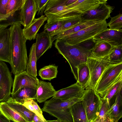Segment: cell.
I'll return each instance as SVG.
<instances>
[{
	"label": "cell",
	"mask_w": 122,
	"mask_h": 122,
	"mask_svg": "<svg viewBox=\"0 0 122 122\" xmlns=\"http://www.w3.org/2000/svg\"><path fill=\"white\" fill-rule=\"evenodd\" d=\"M11 72L14 75L26 71L28 58L26 45L27 40L22 32L21 25H11Z\"/></svg>",
	"instance_id": "obj_1"
},
{
	"label": "cell",
	"mask_w": 122,
	"mask_h": 122,
	"mask_svg": "<svg viewBox=\"0 0 122 122\" xmlns=\"http://www.w3.org/2000/svg\"><path fill=\"white\" fill-rule=\"evenodd\" d=\"M54 44L59 53L69 63L71 72L77 81V67L80 64L86 63L91 52L85 50L78 44L69 45L59 39L56 40Z\"/></svg>",
	"instance_id": "obj_2"
},
{
	"label": "cell",
	"mask_w": 122,
	"mask_h": 122,
	"mask_svg": "<svg viewBox=\"0 0 122 122\" xmlns=\"http://www.w3.org/2000/svg\"><path fill=\"white\" fill-rule=\"evenodd\" d=\"M82 100V98H76L62 100L53 97L44 102L41 110L56 117L61 122H73L71 107Z\"/></svg>",
	"instance_id": "obj_3"
},
{
	"label": "cell",
	"mask_w": 122,
	"mask_h": 122,
	"mask_svg": "<svg viewBox=\"0 0 122 122\" xmlns=\"http://www.w3.org/2000/svg\"><path fill=\"white\" fill-rule=\"evenodd\" d=\"M106 20L97 23L77 32L59 39L70 45L79 44L92 38L107 29Z\"/></svg>",
	"instance_id": "obj_4"
},
{
	"label": "cell",
	"mask_w": 122,
	"mask_h": 122,
	"mask_svg": "<svg viewBox=\"0 0 122 122\" xmlns=\"http://www.w3.org/2000/svg\"><path fill=\"white\" fill-rule=\"evenodd\" d=\"M122 75V62L110 63L101 76L95 88L99 95L104 92Z\"/></svg>",
	"instance_id": "obj_5"
},
{
	"label": "cell",
	"mask_w": 122,
	"mask_h": 122,
	"mask_svg": "<svg viewBox=\"0 0 122 122\" xmlns=\"http://www.w3.org/2000/svg\"><path fill=\"white\" fill-rule=\"evenodd\" d=\"M81 101L88 122H91L98 116L101 98L94 90L88 89L85 90Z\"/></svg>",
	"instance_id": "obj_6"
},
{
	"label": "cell",
	"mask_w": 122,
	"mask_h": 122,
	"mask_svg": "<svg viewBox=\"0 0 122 122\" xmlns=\"http://www.w3.org/2000/svg\"><path fill=\"white\" fill-rule=\"evenodd\" d=\"M90 74V79L88 86L86 89L94 90L101 76L110 62L108 55L104 57L94 58L89 57L86 63Z\"/></svg>",
	"instance_id": "obj_7"
},
{
	"label": "cell",
	"mask_w": 122,
	"mask_h": 122,
	"mask_svg": "<svg viewBox=\"0 0 122 122\" xmlns=\"http://www.w3.org/2000/svg\"><path fill=\"white\" fill-rule=\"evenodd\" d=\"M13 83L11 72L7 65L0 61V103L6 102L11 97Z\"/></svg>",
	"instance_id": "obj_8"
},
{
	"label": "cell",
	"mask_w": 122,
	"mask_h": 122,
	"mask_svg": "<svg viewBox=\"0 0 122 122\" xmlns=\"http://www.w3.org/2000/svg\"><path fill=\"white\" fill-rule=\"evenodd\" d=\"M39 79L28 74L26 71L15 75L11 96L15 94L20 89L28 87L36 89Z\"/></svg>",
	"instance_id": "obj_9"
},
{
	"label": "cell",
	"mask_w": 122,
	"mask_h": 122,
	"mask_svg": "<svg viewBox=\"0 0 122 122\" xmlns=\"http://www.w3.org/2000/svg\"><path fill=\"white\" fill-rule=\"evenodd\" d=\"M11 58L10 29L3 27L0 29V61L10 64Z\"/></svg>",
	"instance_id": "obj_10"
},
{
	"label": "cell",
	"mask_w": 122,
	"mask_h": 122,
	"mask_svg": "<svg viewBox=\"0 0 122 122\" xmlns=\"http://www.w3.org/2000/svg\"><path fill=\"white\" fill-rule=\"evenodd\" d=\"M107 3V2L100 3L95 8L86 12L82 16L84 20H104L111 17L110 14L114 7Z\"/></svg>",
	"instance_id": "obj_11"
},
{
	"label": "cell",
	"mask_w": 122,
	"mask_h": 122,
	"mask_svg": "<svg viewBox=\"0 0 122 122\" xmlns=\"http://www.w3.org/2000/svg\"><path fill=\"white\" fill-rule=\"evenodd\" d=\"M85 90L76 82L66 87L56 91L54 97L62 100L72 98H82Z\"/></svg>",
	"instance_id": "obj_12"
},
{
	"label": "cell",
	"mask_w": 122,
	"mask_h": 122,
	"mask_svg": "<svg viewBox=\"0 0 122 122\" xmlns=\"http://www.w3.org/2000/svg\"><path fill=\"white\" fill-rule=\"evenodd\" d=\"M37 12L35 0H25L21 9V24L25 28L31 24Z\"/></svg>",
	"instance_id": "obj_13"
},
{
	"label": "cell",
	"mask_w": 122,
	"mask_h": 122,
	"mask_svg": "<svg viewBox=\"0 0 122 122\" xmlns=\"http://www.w3.org/2000/svg\"><path fill=\"white\" fill-rule=\"evenodd\" d=\"M93 38L97 41L107 42L112 47L122 45V29L117 30L108 28Z\"/></svg>",
	"instance_id": "obj_14"
},
{
	"label": "cell",
	"mask_w": 122,
	"mask_h": 122,
	"mask_svg": "<svg viewBox=\"0 0 122 122\" xmlns=\"http://www.w3.org/2000/svg\"><path fill=\"white\" fill-rule=\"evenodd\" d=\"M35 38V50L37 61L46 51L51 48L53 42L49 33L46 30L37 33Z\"/></svg>",
	"instance_id": "obj_15"
},
{
	"label": "cell",
	"mask_w": 122,
	"mask_h": 122,
	"mask_svg": "<svg viewBox=\"0 0 122 122\" xmlns=\"http://www.w3.org/2000/svg\"><path fill=\"white\" fill-rule=\"evenodd\" d=\"M56 91L51 83L39 80L36 89V100L39 103L44 102L54 97Z\"/></svg>",
	"instance_id": "obj_16"
},
{
	"label": "cell",
	"mask_w": 122,
	"mask_h": 122,
	"mask_svg": "<svg viewBox=\"0 0 122 122\" xmlns=\"http://www.w3.org/2000/svg\"><path fill=\"white\" fill-rule=\"evenodd\" d=\"M45 16L43 15L37 18H35L30 25L22 29L23 33L27 40L35 39L40 28L47 20Z\"/></svg>",
	"instance_id": "obj_17"
},
{
	"label": "cell",
	"mask_w": 122,
	"mask_h": 122,
	"mask_svg": "<svg viewBox=\"0 0 122 122\" xmlns=\"http://www.w3.org/2000/svg\"><path fill=\"white\" fill-rule=\"evenodd\" d=\"M107 0H76L67 7L74 9L84 15L89 10L95 8L99 4L107 2Z\"/></svg>",
	"instance_id": "obj_18"
},
{
	"label": "cell",
	"mask_w": 122,
	"mask_h": 122,
	"mask_svg": "<svg viewBox=\"0 0 122 122\" xmlns=\"http://www.w3.org/2000/svg\"><path fill=\"white\" fill-rule=\"evenodd\" d=\"M103 20H84L74 27L60 33L51 38L52 42L56 39L77 32Z\"/></svg>",
	"instance_id": "obj_19"
},
{
	"label": "cell",
	"mask_w": 122,
	"mask_h": 122,
	"mask_svg": "<svg viewBox=\"0 0 122 122\" xmlns=\"http://www.w3.org/2000/svg\"><path fill=\"white\" fill-rule=\"evenodd\" d=\"M122 75L108 89L99 95L101 98L107 100L109 107L114 102L117 95L122 91Z\"/></svg>",
	"instance_id": "obj_20"
},
{
	"label": "cell",
	"mask_w": 122,
	"mask_h": 122,
	"mask_svg": "<svg viewBox=\"0 0 122 122\" xmlns=\"http://www.w3.org/2000/svg\"><path fill=\"white\" fill-rule=\"evenodd\" d=\"M111 120L118 122L122 117V91L117 95L114 101L106 114Z\"/></svg>",
	"instance_id": "obj_21"
},
{
	"label": "cell",
	"mask_w": 122,
	"mask_h": 122,
	"mask_svg": "<svg viewBox=\"0 0 122 122\" xmlns=\"http://www.w3.org/2000/svg\"><path fill=\"white\" fill-rule=\"evenodd\" d=\"M6 102L28 122H33V118L35 114L34 113L13 99L11 97Z\"/></svg>",
	"instance_id": "obj_22"
},
{
	"label": "cell",
	"mask_w": 122,
	"mask_h": 122,
	"mask_svg": "<svg viewBox=\"0 0 122 122\" xmlns=\"http://www.w3.org/2000/svg\"><path fill=\"white\" fill-rule=\"evenodd\" d=\"M77 81L79 85L83 88H87L89 85L90 74L86 63L81 64L77 67Z\"/></svg>",
	"instance_id": "obj_23"
},
{
	"label": "cell",
	"mask_w": 122,
	"mask_h": 122,
	"mask_svg": "<svg viewBox=\"0 0 122 122\" xmlns=\"http://www.w3.org/2000/svg\"><path fill=\"white\" fill-rule=\"evenodd\" d=\"M113 47L108 43L102 41H97L91 51L90 57L100 58L107 55Z\"/></svg>",
	"instance_id": "obj_24"
},
{
	"label": "cell",
	"mask_w": 122,
	"mask_h": 122,
	"mask_svg": "<svg viewBox=\"0 0 122 122\" xmlns=\"http://www.w3.org/2000/svg\"><path fill=\"white\" fill-rule=\"evenodd\" d=\"M0 110L1 112L10 120L15 122H28L10 107L6 102L0 103Z\"/></svg>",
	"instance_id": "obj_25"
},
{
	"label": "cell",
	"mask_w": 122,
	"mask_h": 122,
	"mask_svg": "<svg viewBox=\"0 0 122 122\" xmlns=\"http://www.w3.org/2000/svg\"><path fill=\"white\" fill-rule=\"evenodd\" d=\"M36 89L28 87L22 88L11 97L22 104L26 100L30 99H36Z\"/></svg>",
	"instance_id": "obj_26"
},
{
	"label": "cell",
	"mask_w": 122,
	"mask_h": 122,
	"mask_svg": "<svg viewBox=\"0 0 122 122\" xmlns=\"http://www.w3.org/2000/svg\"><path fill=\"white\" fill-rule=\"evenodd\" d=\"M71 111L73 122H88L81 101L72 106Z\"/></svg>",
	"instance_id": "obj_27"
},
{
	"label": "cell",
	"mask_w": 122,
	"mask_h": 122,
	"mask_svg": "<svg viewBox=\"0 0 122 122\" xmlns=\"http://www.w3.org/2000/svg\"><path fill=\"white\" fill-rule=\"evenodd\" d=\"M21 10L5 15L0 14V26L7 27L15 24H21Z\"/></svg>",
	"instance_id": "obj_28"
},
{
	"label": "cell",
	"mask_w": 122,
	"mask_h": 122,
	"mask_svg": "<svg viewBox=\"0 0 122 122\" xmlns=\"http://www.w3.org/2000/svg\"><path fill=\"white\" fill-rule=\"evenodd\" d=\"M36 43H33L30 49L26 71L30 75L35 77L37 76L36 53Z\"/></svg>",
	"instance_id": "obj_29"
},
{
	"label": "cell",
	"mask_w": 122,
	"mask_h": 122,
	"mask_svg": "<svg viewBox=\"0 0 122 122\" xmlns=\"http://www.w3.org/2000/svg\"><path fill=\"white\" fill-rule=\"evenodd\" d=\"M84 20L82 16H77L65 18L61 27L57 30L49 33L51 38L60 33L76 25Z\"/></svg>",
	"instance_id": "obj_30"
},
{
	"label": "cell",
	"mask_w": 122,
	"mask_h": 122,
	"mask_svg": "<svg viewBox=\"0 0 122 122\" xmlns=\"http://www.w3.org/2000/svg\"><path fill=\"white\" fill-rule=\"evenodd\" d=\"M58 67L57 66L53 64L46 66L39 70V76L43 80L50 81L56 77Z\"/></svg>",
	"instance_id": "obj_31"
},
{
	"label": "cell",
	"mask_w": 122,
	"mask_h": 122,
	"mask_svg": "<svg viewBox=\"0 0 122 122\" xmlns=\"http://www.w3.org/2000/svg\"><path fill=\"white\" fill-rule=\"evenodd\" d=\"M108 56L111 63L122 62V45L113 47Z\"/></svg>",
	"instance_id": "obj_32"
},
{
	"label": "cell",
	"mask_w": 122,
	"mask_h": 122,
	"mask_svg": "<svg viewBox=\"0 0 122 122\" xmlns=\"http://www.w3.org/2000/svg\"><path fill=\"white\" fill-rule=\"evenodd\" d=\"M25 0H9L6 5V14L12 13L21 9Z\"/></svg>",
	"instance_id": "obj_33"
},
{
	"label": "cell",
	"mask_w": 122,
	"mask_h": 122,
	"mask_svg": "<svg viewBox=\"0 0 122 122\" xmlns=\"http://www.w3.org/2000/svg\"><path fill=\"white\" fill-rule=\"evenodd\" d=\"M110 21L107 23L110 29L119 30L122 29V14L119 13L113 17H111Z\"/></svg>",
	"instance_id": "obj_34"
},
{
	"label": "cell",
	"mask_w": 122,
	"mask_h": 122,
	"mask_svg": "<svg viewBox=\"0 0 122 122\" xmlns=\"http://www.w3.org/2000/svg\"><path fill=\"white\" fill-rule=\"evenodd\" d=\"M65 19L59 20L50 23H46L44 26V30L49 33L56 31L61 27Z\"/></svg>",
	"instance_id": "obj_35"
},
{
	"label": "cell",
	"mask_w": 122,
	"mask_h": 122,
	"mask_svg": "<svg viewBox=\"0 0 122 122\" xmlns=\"http://www.w3.org/2000/svg\"><path fill=\"white\" fill-rule=\"evenodd\" d=\"M101 102L98 116L103 118L106 116V114L109 109V104L106 99L101 98Z\"/></svg>",
	"instance_id": "obj_36"
},
{
	"label": "cell",
	"mask_w": 122,
	"mask_h": 122,
	"mask_svg": "<svg viewBox=\"0 0 122 122\" xmlns=\"http://www.w3.org/2000/svg\"><path fill=\"white\" fill-rule=\"evenodd\" d=\"M97 41L93 38L83 41L78 44L85 50L91 52Z\"/></svg>",
	"instance_id": "obj_37"
},
{
	"label": "cell",
	"mask_w": 122,
	"mask_h": 122,
	"mask_svg": "<svg viewBox=\"0 0 122 122\" xmlns=\"http://www.w3.org/2000/svg\"><path fill=\"white\" fill-rule=\"evenodd\" d=\"M37 8V15L41 16L45 10L49 0H35Z\"/></svg>",
	"instance_id": "obj_38"
},
{
	"label": "cell",
	"mask_w": 122,
	"mask_h": 122,
	"mask_svg": "<svg viewBox=\"0 0 122 122\" xmlns=\"http://www.w3.org/2000/svg\"><path fill=\"white\" fill-rule=\"evenodd\" d=\"M30 101L34 108L38 114V117L43 122H47V120L45 119L43 115L41 109L40 108L36 102L35 100L33 99H30Z\"/></svg>",
	"instance_id": "obj_39"
},
{
	"label": "cell",
	"mask_w": 122,
	"mask_h": 122,
	"mask_svg": "<svg viewBox=\"0 0 122 122\" xmlns=\"http://www.w3.org/2000/svg\"><path fill=\"white\" fill-rule=\"evenodd\" d=\"M9 0H0V14H7L6 7Z\"/></svg>",
	"instance_id": "obj_40"
},
{
	"label": "cell",
	"mask_w": 122,
	"mask_h": 122,
	"mask_svg": "<svg viewBox=\"0 0 122 122\" xmlns=\"http://www.w3.org/2000/svg\"><path fill=\"white\" fill-rule=\"evenodd\" d=\"M0 122H10V120L1 112L0 114Z\"/></svg>",
	"instance_id": "obj_41"
},
{
	"label": "cell",
	"mask_w": 122,
	"mask_h": 122,
	"mask_svg": "<svg viewBox=\"0 0 122 122\" xmlns=\"http://www.w3.org/2000/svg\"><path fill=\"white\" fill-rule=\"evenodd\" d=\"M102 122H118L111 119L108 115H107L105 117L103 118Z\"/></svg>",
	"instance_id": "obj_42"
},
{
	"label": "cell",
	"mask_w": 122,
	"mask_h": 122,
	"mask_svg": "<svg viewBox=\"0 0 122 122\" xmlns=\"http://www.w3.org/2000/svg\"><path fill=\"white\" fill-rule=\"evenodd\" d=\"M33 122H43L35 114L33 120Z\"/></svg>",
	"instance_id": "obj_43"
},
{
	"label": "cell",
	"mask_w": 122,
	"mask_h": 122,
	"mask_svg": "<svg viewBox=\"0 0 122 122\" xmlns=\"http://www.w3.org/2000/svg\"><path fill=\"white\" fill-rule=\"evenodd\" d=\"M103 118L98 116L93 121L91 122H102Z\"/></svg>",
	"instance_id": "obj_44"
},
{
	"label": "cell",
	"mask_w": 122,
	"mask_h": 122,
	"mask_svg": "<svg viewBox=\"0 0 122 122\" xmlns=\"http://www.w3.org/2000/svg\"><path fill=\"white\" fill-rule=\"evenodd\" d=\"M47 122H61L59 120L57 119L56 120H47Z\"/></svg>",
	"instance_id": "obj_45"
},
{
	"label": "cell",
	"mask_w": 122,
	"mask_h": 122,
	"mask_svg": "<svg viewBox=\"0 0 122 122\" xmlns=\"http://www.w3.org/2000/svg\"><path fill=\"white\" fill-rule=\"evenodd\" d=\"M10 122H15L11 120H10Z\"/></svg>",
	"instance_id": "obj_46"
},
{
	"label": "cell",
	"mask_w": 122,
	"mask_h": 122,
	"mask_svg": "<svg viewBox=\"0 0 122 122\" xmlns=\"http://www.w3.org/2000/svg\"><path fill=\"white\" fill-rule=\"evenodd\" d=\"M2 27H1V26H0V29L1 28H2Z\"/></svg>",
	"instance_id": "obj_47"
},
{
	"label": "cell",
	"mask_w": 122,
	"mask_h": 122,
	"mask_svg": "<svg viewBox=\"0 0 122 122\" xmlns=\"http://www.w3.org/2000/svg\"><path fill=\"white\" fill-rule=\"evenodd\" d=\"M1 113V112L0 111V114Z\"/></svg>",
	"instance_id": "obj_48"
}]
</instances>
